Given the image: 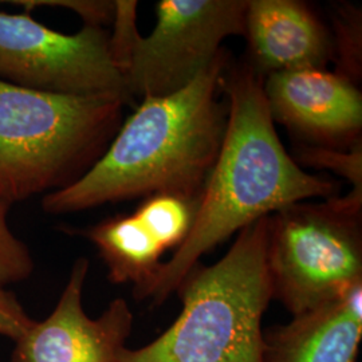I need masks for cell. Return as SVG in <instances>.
Masks as SVG:
<instances>
[{"instance_id":"obj_1","label":"cell","mask_w":362,"mask_h":362,"mask_svg":"<svg viewBox=\"0 0 362 362\" xmlns=\"http://www.w3.org/2000/svg\"><path fill=\"white\" fill-rule=\"evenodd\" d=\"M228 122L215 165L199 200L191 233L172 258L133 296L158 306L179 290L200 259L235 233L284 208L330 197L334 181L311 175L286 152L251 67L228 65L221 78Z\"/></svg>"},{"instance_id":"obj_2","label":"cell","mask_w":362,"mask_h":362,"mask_svg":"<svg viewBox=\"0 0 362 362\" xmlns=\"http://www.w3.org/2000/svg\"><path fill=\"white\" fill-rule=\"evenodd\" d=\"M227 65L221 50L185 89L143 98L104 155L69 187L45 194L42 209L64 215L157 194L200 197L227 129Z\"/></svg>"},{"instance_id":"obj_3","label":"cell","mask_w":362,"mask_h":362,"mask_svg":"<svg viewBox=\"0 0 362 362\" xmlns=\"http://www.w3.org/2000/svg\"><path fill=\"white\" fill-rule=\"evenodd\" d=\"M269 218L242 230L215 264L199 263L177 290V320L146 346L125 348L119 362H264Z\"/></svg>"},{"instance_id":"obj_4","label":"cell","mask_w":362,"mask_h":362,"mask_svg":"<svg viewBox=\"0 0 362 362\" xmlns=\"http://www.w3.org/2000/svg\"><path fill=\"white\" fill-rule=\"evenodd\" d=\"M116 95H61L0 79V200L13 206L82 177L121 127Z\"/></svg>"},{"instance_id":"obj_5","label":"cell","mask_w":362,"mask_h":362,"mask_svg":"<svg viewBox=\"0 0 362 362\" xmlns=\"http://www.w3.org/2000/svg\"><path fill=\"white\" fill-rule=\"evenodd\" d=\"M248 0H160L148 37L136 26L137 7L121 3L109 35L113 62L130 98L167 97L185 89L221 52L223 40L245 35Z\"/></svg>"},{"instance_id":"obj_6","label":"cell","mask_w":362,"mask_h":362,"mask_svg":"<svg viewBox=\"0 0 362 362\" xmlns=\"http://www.w3.org/2000/svg\"><path fill=\"white\" fill-rule=\"evenodd\" d=\"M267 270L272 299L297 317L362 282L361 216L329 202L297 203L269 218Z\"/></svg>"},{"instance_id":"obj_7","label":"cell","mask_w":362,"mask_h":362,"mask_svg":"<svg viewBox=\"0 0 362 362\" xmlns=\"http://www.w3.org/2000/svg\"><path fill=\"white\" fill-rule=\"evenodd\" d=\"M0 79L42 93L116 95L133 103L103 27L85 25L69 35L28 13H0Z\"/></svg>"},{"instance_id":"obj_8","label":"cell","mask_w":362,"mask_h":362,"mask_svg":"<svg viewBox=\"0 0 362 362\" xmlns=\"http://www.w3.org/2000/svg\"><path fill=\"white\" fill-rule=\"evenodd\" d=\"M88 272L89 260L77 259L55 309L15 341L11 362H119L133 313L124 298H116L98 318H90L82 306Z\"/></svg>"},{"instance_id":"obj_9","label":"cell","mask_w":362,"mask_h":362,"mask_svg":"<svg viewBox=\"0 0 362 362\" xmlns=\"http://www.w3.org/2000/svg\"><path fill=\"white\" fill-rule=\"evenodd\" d=\"M263 93L274 122L318 146L338 149L361 140L362 95L346 74L326 69L274 73L263 78Z\"/></svg>"},{"instance_id":"obj_10","label":"cell","mask_w":362,"mask_h":362,"mask_svg":"<svg viewBox=\"0 0 362 362\" xmlns=\"http://www.w3.org/2000/svg\"><path fill=\"white\" fill-rule=\"evenodd\" d=\"M245 37L258 76L326 69L332 40L320 19L297 0H250L245 15Z\"/></svg>"},{"instance_id":"obj_11","label":"cell","mask_w":362,"mask_h":362,"mask_svg":"<svg viewBox=\"0 0 362 362\" xmlns=\"http://www.w3.org/2000/svg\"><path fill=\"white\" fill-rule=\"evenodd\" d=\"M362 338V282L264 333V362H356Z\"/></svg>"},{"instance_id":"obj_12","label":"cell","mask_w":362,"mask_h":362,"mask_svg":"<svg viewBox=\"0 0 362 362\" xmlns=\"http://www.w3.org/2000/svg\"><path fill=\"white\" fill-rule=\"evenodd\" d=\"M82 233L97 247L109 281L132 284L133 291L155 276L161 266L160 258L167 251L134 212L107 218Z\"/></svg>"},{"instance_id":"obj_13","label":"cell","mask_w":362,"mask_h":362,"mask_svg":"<svg viewBox=\"0 0 362 362\" xmlns=\"http://www.w3.org/2000/svg\"><path fill=\"white\" fill-rule=\"evenodd\" d=\"M200 197L176 194L148 196L134 211L168 251L187 239L194 226Z\"/></svg>"},{"instance_id":"obj_14","label":"cell","mask_w":362,"mask_h":362,"mask_svg":"<svg viewBox=\"0 0 362 362\" xmlns=\"http://www.w3.org/2000/svg\"><path fill=\"white\" fill-rule=\"evenodd\" d=\"M298 161L311 168H326L345 177L353 185L346 197L329 199L333 207L353 216H361L362 146L361 140L351 145L349 152L327 146H300Z\"/></svg>"},{"instance_id":"obj_15","label":"cell","mask_w":362,"mask_h":362,"mask_svg":"<svg viewBox=\"0 0 362 362\" xmlns=\"http://www.w3.org/2000/svg\"><path fill=\"white\" fill-rule=\"evenodd\" d=\"M11 206L0 200V287L23 282L34 272L28 247L13 235L7 215Z\"/></svg>"},{"instance_id":"obj_16","label":"cell","mask_w":362,"mask_h":362,"mask_svg":"<svg viewBox=\"0 0 362 362\" xmlns=\"http://www.w3.org/2000/svg\"><path fill=\"white\" fill-rule=\"evenodd\" d=\"M22 6L26 11L37 7H64L77 13L88 26L103 27L115 19L116 1L110 0H13L7 1Z\"/></svg>"},{"instance_id":"obj_17","label":"cell","mask_w":362,"mask_h":362,"mask_svg":"<svg viewBox=\"0 0 362 362\" xmlns=\"http://www.w3.org/2000/svg\"><path fill=\"white\" fill-rule=\"evenodd\" d=\"M34 322L15 294L0 287V336L18 341Z\"/></svg>"}]
</instances>
